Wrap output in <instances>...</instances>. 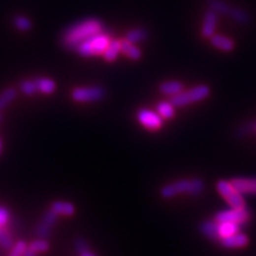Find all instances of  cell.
Segmentation results:
<instances>
[{
    "label": "cell",
    "instance_id": "30",
    "mask_svg": "<svg viewBox=\"0 0 256 256\" xmlns=\"http://www.w3.org/2000/svg\"><path fill=\"white\" fill-rule=\"evenodd\" d=\"M10 221V211L4 206H0V226H5Z\"/></svg>",
    "mask_w": 256,
    "mask_h": 256
},
{
    "label": "cell",
    "instance_id": "29",
    "mask_svg": "<svg viewBox=\"0 0 256 256\" xmlns=\"http://www.w3.org/2000/svg\"><path fill=\"white\" fill-rule=\"evenodd\" d=\"M19 89H21V91L25 95H28V96L34 95V93L37 92L34 80H24V81H22L21 85H19Z\"/></svg>",
    "mask_w": 256,
    "mask_h": 256
},
{
    "label": "cell",
    "instance_id": "35",
    "mask_svg": "<svg viewBox=\"0 0 256 256\" xmlns=\"http://www.w3.org/2000/svg\"><path fill=\"white\" fill-rule=\"evenodd\" d=\"M0 152H1V140H0Z\"/></svg>",
    "mask_w": 256,
    "mask_h": 256
},
{
    "label": "cell",
    "instance_id": "13",
    "mask_svg": "<svg viewBox=\"0 0 256 256\" xmlns=\"http://www.w3.org/2000/svg\"><path fill=\"white\" fill-rule=\"evenodd\" d=\"M121 53L131 60H139L142 57V51L136 46V44L128 42L125 38L121 41Z\"/></svg>",
    "mask_w": 256,
    "mask_h": 256
},
{
    "label": "cell",
    "instance_id": "25",
    "mask_svg": "<svg viewBox=\"0 0 256 256\" xmlns=\"http://www.w3.org/2000/svg\"><path fill=\"white\" fill-rule=\"evenodd\" d=\"M14 243L9 230L4 226H0V247L4 250H11Z\"/></svg>",
    "mask_w": 256,
    "mask_h": 256
},
{
    "label": "cell",
    "instance_id": "16",
    "mask_svg": "<svg viewBox=\"0 0 256 256\" xmlns=\"http://www.w3.org/2000/svg\"><path fill=\"white\" fill-rule=\"evenodd\" d=\"M210 41H211V44H213L215 47L219 48L223 51H226V53H228V51H232L235 47L234 41L230 40L229 37H226L224 35L214 34L213 36L210 37Z\"/></svg>",
    "mask_w": 256,
    "mask_h": 256
},
{
    "label": "cell",
    "instance_id": "14",
    "mask_svg": "<svg viewBox=\"0 0 256 256\" xmlns=\"http://www.w3.org/2000/svg\"><path fill=\"white\" fill-rule=\"evenodd\" d=\"M221 243L225 248H241L247 246L248 243V237L243 234L237 233L232 236L225 237V238L221 239Z\"/></svg>",
    "mask_w": 256,
    "mask_h": 256
},
{
    "label": "cell",
    "instance_id": "18",
    "mask_svg": "<svg viewBox=\"0 0 256 256\" xmlns=\"http://www.w3.org/2000/svg\"><path fill=\"white\" fill-rule=\"evenodd\" d=\"M150 35V32L147 31V29L139 27V28H133L129 30L125 35V40L128 42H130L132 44H137L140 42L145 41L147 37Z\"/></svg>",
    "mask_w": 256,
    "mask_h": 256
},
{
    "label": "cell",
    "instance_id": "2",
    "mask_svg": "<svg viewBox=\"0 0 256 256\" xmlns=\"http://www.w3.org/2000/svg\"><path fill=\"white\" fill-rule=\"evenodd\" d=\"M204 188L205 185L201 178L182 179V181H177L163 186L161 190H160V195L165 198V200H169V198L184 193L198 195L202 193Z\"/></svg>",
    "mask_w": 256,
    "mask_h": 256
},
{
    "label": "cell",
    "instance_id": "28",
    "mask_svg": "<svg viewBox=\"0 0 256 256\" xmlns=\"http://www.w3.org/2000/svg\"><path fill=\"white\" fill-rule=\"evenodd\" d=\"M28 245L27 242L24 240H18L17 242L14 243V246L12 247L10 250V253L8 256H23L24 253L27 251Z\"/></svg>",
    "mask_w": 256,
    "mask_h": 256
},
{
    "label": "cell",
    "instance_id": "11",
    "mask_svg": "<svg viewBox=\"0 0 256 256\" xmlns=\"http://www.w3.org/2000/svg\"><path fill=\"white\" fill-rule=\"evenodd\" d=\"M230 184L240 193L256 194V178H234Z\"/></svg>",
    "mask_w": 256,
    "mask_h": 256
},
{
    "label": "cell",
    "instance_id": "7",
    "mask_svg": "<svg viewBox=\"0 0 256 256\" xmlns=\"http://www.w3.org/2000/svg\"><path fill=\"white\" fill-rule=\"evenodd\" d=\"M249 211L245 208H233L227 210L219 211L215 217L217 222H234V223H245L249 220Z\"/></svg>",
    "mask_w": 256,
    "mask_h": 256
},
{
    "label": "cell",
    "instance_id": "3",
    "mask_svg": "<svg viewBox=\"0 0 256 256\" xmlns=\"http://www.w3.org/2000/svg\"><path fill=\"white\" fill-rule=\"evenodd\" d=\"M110 41V34H109L108 32H105L104 30L79 44L78 46L76 47L75 51L81 57L99 56L104 54V51Z\"/></svg>",
    "mask_w": 256,
    "mask_h": 256
},
{
    "label": "cell",
    "instance_id": "20",
    "mask_svg": "<svg viewBox=\"0 0 256 256\" xmlns=\"http://www.w3.org/2000/svg\"><path fill=\"white\" fill-rule=\"evenodd\" d=\"M207 6L210 9L215 11L217 14H224L230 16L232 12L234 10V6H230L226 2L222 1V0H207Z\"/></svg>",
    "mask_w": 256,
    "mask_h": 256
},
{
    "label": "cell",
    "instance_id": "8",
    "mask_svg": "<svg viewBox=\"0 0 256 256\" xmlns=\"http://www.w3.org/2000/svg\"><path fill=\"white\" fill-rule=\"evenodd\" d=\"M137 119L145 128L150 130H158L163 125V119L158 112L142 108L137 113Z\"/></svg>",
    "mask_w": 256,
    "mask_h": 256
},
{
    "label": "cell",
    "instance_id": "31",
    "mask_svg": "<svg viewBox=\"0 0 256 256\" xmlns=\"http://www.w3.org/2000/svg\"><path fill=\"white\" fill-rule=\"evenodd\" d=\"M75 248H76L77 253L81 254L82 252H85V251H87V250H89V245L83 238H77L75 240Z\"/></svg>",
    "mask_w": 256,
    "mask_h": 256
},
{
    "label": "cell",
    "instance_id": "34",
    "mask_svg": "<svg viewBox=\"0 0 256 256\" xmlns=\"http://www.w3.org/2000/svg\"><path fill=\"white\" fill-rule=\"evenodd\" d=\"M2 121V113H1V111H0V122Z\"/></svg>",
    "mask_w": 256,
    "mask_h": 256
},
{
    "label": "cell",
    "instance_id": "32",
    "mask_svg": "<svg viewBox=\"0 0 256 256\" xmlns=\"http://www.w3.org/2000/svg\"><path fill=\"white\" fill-rule=\"evenodd\" d=\"M79 256H97V255L90 251V249H89V250H87V251H85V252H82L81 254H79Z\"/></svg>",
    "mask_w": 256,
    "mask_h": 256
},
{
    "label": "cell",
    "instance_id": "26",
    "mask_svg": "<svg viewBox=\"0 0 256 256\" xmlns=\"http://www.w3.org/2000/svg\"><path fill=\"white\" fill-rule=\"evenodd\" d=\"M49 242L45 239V238H37L33 241L30 242V245L28 246V248L32 251L35 253H43L46 252L49 250Z\"/></svg>",
    "mask_w": 256,
    "mask_h": 256
},
{
    "label": "cell",
    "instance_id": "15",
    "mask_svg": "<svg viewBox=\"0 0 256 256\" xmlns=\"http://www.w3.org/2000/svg\"><path fill=\"white\" fill-rule=\"evenodd\" d=\"M200 229L203 235L207 236L210 239H213V240L221 239L219 236V224H218V222L216 220L215 221L209 220V221L203 222Z\"/></svg>",
    "mask_w": 256,
    "mask_h": 256
},
{
    "label": "cell",
    "instance_id": "21",
    "mask_svg": "<svg viewBox=\"0 0 256 256\" xmlns=\"http://www.w3.org/2000/svg\"><path fill=\"white\" fill-rule=\"evenodd\" d=\"M34 83L37 92H41L43 94H53L56 91V82L53 79L49 78H36L34 79Z\"/></svg>",
    "mask_w": 256,
    "mask_h": 256
},
{
    "label": "cell",
    "instance_id": "19",
    "mask_svg": "<svg viewBox=\"0 0 256 256\" xmlns=\"http://www.w3.org/2000/svg\"><path fill=\"white\" fill-rule=\"evenodd\" d=\"M120 53H121V41L120 40H111L110 42H109L108 46L105 49L102 56H104L105 60L107 62H113L117 60V58L120 55Z\"/></svg>",
    "mask_w": 256,
    "mask_h": 256
},
{
    "label": "cell",
    "instance_id": "10",
    "mask_svg": "<svg viewBox=\"0 0 256 256\" xmlns=\"http://www.w3.org/2000/svg\"><path fill=\"white\" fill-rule=\"evenodd\" d=\"M218 24V14L208 9L204 15V22L202 26V35L204 37H211L215 34V30Z\"/></svg>",
    "mask_w": 256,
    "mask_h": 256
},
{
    "label": "cell",
    "instance_id": "17",
    "mask_svg": "<svg viewBox=\"0 0 256 256\" xmlns=\"http://www.w3.org/2000/svg\"><path fill=\"white\" fill-rule=\"evenodd\" d=\"M50 209H53L58 216H73L75 214V206L69 202L56 201L51 204Z\"/></svg>",
    "mask_w": 256,
    "mask_h": 256
},
{
    "label": "cell",
    "instance_id": "12",
    "mask_svg": "<svg viewBox=\"0 0 256 256\" xmlns=\"http://www.w3.org/2000/svg\"><path fill=\"white\" fill-rule=\"evenodd\" d=\"M184 83L176 80L164 81L159 85V91L166 96H174L184 91Z\"/></svg>",
    "mask_w": 256,
    "mask_h": 256
},
{
    "label": "cell",
    "instance_id": "27",
    "mask_svg": "<svg viewBox=\"0 0 256 256\" xmlns=\"http://www.w3.org/2000/svg\"><path fill=\"white\" fill-rule=\"evenodd\" d=\"M13 23H14L15 27L23 32H27L32 29V23L28 17H26L24 15H17L13 19Z\"/></svg>",
    "mask_w": 256,
    "mask_h": 256
},
{
    "label": "cell",
    "instance_id": "4",
    "mask_svg": "<svg viewBox=\"0 0 256 256\" xmlns=\"http://www.w3.org/2000/svg\"><path fill=\"white\" fill-rule=\"evenodd\" d=\"M209 94L210 88L207 85H198L188 91H183L182 93L172 96L170 102L174 107H185L207 98Z\"/></svg>",
    "mask_w": 256,
    "mask_h": 256
},
{
    "label": "cell",
    "instance_id": "23",
    "mask_svg": "<svg viewBox=\"0 0 256 256\" xmlns=\"http://www.w3.org/2000/svg\"><path fill=\"white\" fill-rule=\"evenodd\" d=\"M17 97V90L14 88H8L0 93V111L8 107L13 100Z\"/></svg>",
    "mask_w": 256,
    "mask_h": 256
},
{
    "label": "cell",
    "instance_id": "33",
    "mask_svg": "<svg viewBox=\"0 0 256 256\" xmlns=\"http://www.w3.org/2000/svg\"><path fill=\"white\" fill-rule=\"evenodd\" d=\"M23 256H36V253L33 252V251H32V250H30V249L28 248L27 251H26V252L24 253Z\"/></svg>",
    "mask_w": 256,
    "mask_h": 256
},
{
    "label": "cell",
    "instance_id": "6",
    "mask_svg": "<svg viewBox=\"0 0 256 256\" xmlns=\"http://www.w3.org/2000/svg\"><path fill=\"white\" fill-rule=\"evenodd\" d=\"M217 189L233 208H245L246 203L241 193L237 191L229 182L219 181L217 183Z\"/></svg>",
    "mask_w": 256,
    "mask_h": 256
},
{
    "label": "cell",
    "instance_id": "22",
    "mask_svg": "<svg viewBox=\"0 0 256 256\" xmlns=\"http://www.w3.org/2000/svg\"><path fill=\"white\" fill-rule=\"evenodd\" d=\"M219 236L220 238H225V237L232 236L234 234H237L239 232V225L238 223L234 222H221L219 223Z\"/></svg>",
    "mask_w": 256,
    "mask_h": 256
},
{
    "label": "cell",
    "instance_id": "1",
    "mask_svg": "<svg viewBox=\"0 0 256 256\" xmlns=\"http://www.w3.org/2000/svg\"><path fill=\"white\" fill-rule=\"evenodd\" d=\"M104 30V23L99 18L91 17L83 19L69 26L63 31L60 43L66 50L75 51L79 44Z\"/></svg>",
    "mask_w": 256,
    "mask_h": 256
},
{
    "label": "cell",
    "instance_id": "9",
    "mask_svg": "<svg viewBox=\"0 0 256 256\" xmlns=\"http://www.w3.org/2000/svg\"><path fill=\"white\" fill-rule=\"evenodd\" d=\"M58 219V215L55 213L53 209H49L46 211V214L44 215L42 221L38 224L35 234L37 236V238H45L46 239L50 234V230L55 225V223Z\"/></svg>",
    "mask_w": 256,
    "mask_h": 256
},
{
    "label": "cell",
    "instance_id": "5",
    "mask_svg": "<svg viewBox=\"0 0 256 256\" xmlns=\"http://www.w3.org/2000/svg\"><path fill=\"white\" fill-rule=\"evenodd\" d=\"M107 92L106 89L101 86H92L76 88L73 90L72 98L77 102H89V101H98L105 98Z\"/></svg>",
    "mask_w": 256,
    "mask_h": 256
},
{
    "label": "cell",
    "instance_id": "24",
    "mask_svg": "<svg viewBox=\"0 0 256 256\" xmlns=\"http://www.w3.org/2000/svg\"><path fill=\"white\" fill-rule=\"evenodd\" d=\"M175 107L173 106L170 101H160L156 107V110L158 114L162 119L170 120L172 118H174L175 115Z\"/></svg>",
    "mask_w": 256,
    "mask_h": 256
}]
</instances>
